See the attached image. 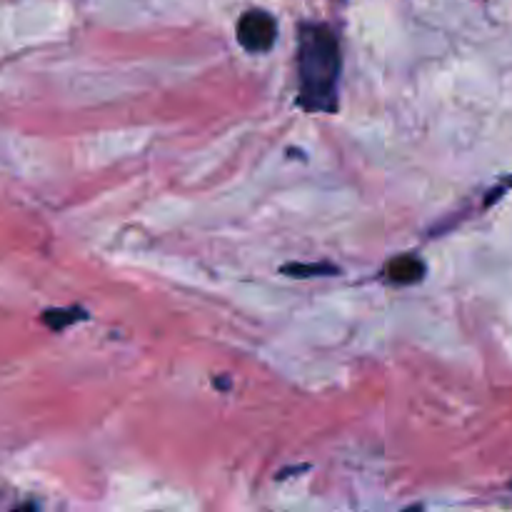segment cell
<instances>
[{
  "label": "cell",
  "mask_w": 512,
  "mask_h": 512,
  "mask_svg": "<svg viewBox=\"0 0 512 512\" xmlns=\"http://www.w3.org/2000/svg\"><path fill=\"white\" fill-rule=\"evenodd\" d=\"M85 318H88V313H85L83 308H55V310H45L40 320H43L50 330L60 333V330H65L68 325L78 323V320H85Z\"/></svg>",
  "instance_id": "cell-4"
},
{
  "label": "cell",
  "mask_w": 512,
  "mask_h": 512,
  "mask_svg": "<svg viewBox=\"0 0 512 512\" xmlns=\"http://www.w3.org/2000/svg\"><path fill=\"white\" fill-rule=\"evenodd\" d=\"M278 38V23L268 10H248L238 20V43L248 53H268Z\"/></svg>",
  "instance_id": "cell-2"
},
{
  "label": "cell",
  "mask_w": 512,
  "mask_h": 512,
  "mask_svg": "<svg viewBox=\"0 0 512 512\" xmlns=\"http://www.w3.org/2000/svg\"><path fill=\"white\" fill-rule=\"evenodd\" d=\"M383 278L393 285H415L425 278V263L418 255H398L385 265Z\"/></svg>",
  "instance_id": "cell-3"
},
{
  "label": "cell",
  "mask_w": 512,
  "mask_h": 512,
  "mask_svg": "<svg viewBox=\"0 0 512 512\" xmlns=\"http://www.w3.org/2000/svg\"><path fill=\"white\" fill-rule=\"evenodd\" d=\"M285 275H295V278H313V275H338V268L333 265H285Z\"/></svg>",
  "instance_id": "cell-5"
},
{
  "label": "cell",
  "mask_w": 512,
  "mask_h": 512,
  "mask_svg": "<svg viewBox=\"0 0 512 512\" xmlns=\"http://www.w3.org/2000/svg\"><path fill=\"white\" fill-rule=\"evenodd\" d=\"M298 105L308 113H338L343 50L330 25L303 23L298 33Z\"/></svg>",
  "instance_id": "cell-1"
}]
</instances>
